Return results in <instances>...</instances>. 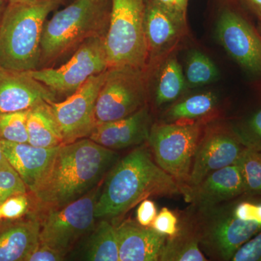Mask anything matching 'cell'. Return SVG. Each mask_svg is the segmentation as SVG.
<instances>
[{"instance_id":"cell-1","label":"cell","mask_w":261,"mask_h":261,"mask_svg":"<svg viewBox=\"0 0 261 261\" xmlns=\"http://www.w3.org/2000/svg\"><path fill=\"white\" fill-rule=\"evenodd\" d=\"M116 151L89 138L60 146L47 173L33 192L38 208L63 207L94 190L119 161Z\"/></svg>"},{"instance_id":"cell-2","label":"cell","mask_w":261,"mask_h":261,"mask_svg":"<svg viewBox=\"0 0 261 261\" xmlns=\"http://www.w3.org/2000/svg\"><path fill=\"white\" fill-rule=\"evenodd\" d=\"M141 145L119 160L106 175L96 202V219H117L151 197L182 195L178 182Z\"/></svg>"},{"instance_id":"cell-3","label":"cell","mask_w":261,"mask_h":261,"mask_svg":"<svg viewBox=\"0 0 261 261\" xmlns=\"http://www.w3.org/2000/svg\"><path fill=\"white\" fill-rule=\"evenodd\" d=\"M186 216L204 255L231 260L239 249L261 232V197L244 195L210 207L192 206Z\"/></svg>"},{"instance_id":"cell-4","label":"cell","mask_w":261,"mask_h":261,"mask_svg":"<svg viewBox=\"0 0 261 261\" xmlns=\"http://www.w3.org/2000/svg\"><path fill=\"white\" fill-rule=\"evenodd\" d=\"M111 8L110 0H74L56 11L43 28L38 69L74 53L91 38L106 37Z\"/></svg>"},{"instance_id":"cell-5","label":"cell","mask_w":261,"mask_h":261,"mask_svg":"<svg viewBox=\"0 0 261 261\" xmlns=\"http://www.w3.org/2000/svg\"><path fill=\"white\" fill-rule=\"evenodd\" d=\"M62 0L8 4L0 20V67L31 71L39 68L43 28Z\"/></svg>"},{"instance_id":"cell-6","label":"cell","mask_w":261,"mask_h":261,"mask_svg":"<svg viewBox=\"0 0 261 261\" xmlns=\"http://www.w3.org/2000/svg\"><path fill=\"white\" fill-rule=\"evenodd\" d=\"M110 1L111 15L106 37L108 68H148V49L144 31L146 0Z\"/></svg>"},{"instance_id":"cell-7","label":"cell","mask_w":261,"mask_h":261,"mask_svg":"<svg viewBox=\"0 0 261 261\" xmlns=\"http://www.w3.org/2000/svg\"><path fill=\"white\" fill-rule=\"evenodd\" d=\"M204 122L157 123L151 127L147 145L154 161L186 187L196 148L204 132Z\"/></svg>"},{"instance_id":"cell-8","label":"cell","mask_w":261,"mask_h":261,"mask_svg":"<svg viewBox=\"0 0 261 261\" xmlns=\"http://www.w3.org/2000/svg\"><path fill=\"white\" fill-rule=\"evenodd\" d=\"M148 71L149 67L108 68L96 102V125L126 118L147 106Z\"/></svg>"},{"instance_id":"cell-9","label":"cell","mask_w":261,"mask_h":261,"mask_svg":"<svg viewBox=\"0 0 261 261\" xmlns=\"http://www.w3.org/2000/svg\"><path fill=\"white\" fill-rule=\"evenodd\" d=\"M100 190L98 186L68 205L44 211L40 222L39 243L67 255L95 226L94 211Z\"/></svg>"},{"instance_id":"cell-10","label":"cell","mask_w":261,"mask_h":261,"mask_svg":"<svg viewBox=\"0 0 261 261\" xmlns=\"http://www.w3.org/2000/svg\"><path fill=\"white\" fill-rule=\"evenodd\" d=\"M108 68L106 37H94L84 42L59 68L46 67L31 70L30 73L56 96L68 97L91 77Z\"/></svg>"},{"instance_id":"cell-11","label":"cell","mask_w":261,"mask_h":261,"mask_svg":"<svg viewBox=\"0 0 261 261\" xmlns=\"http://www.w3.org/2000/svg\"><path fill=\"white\" fill-rule=\"evenodd\" d=\"M216 36L228 56L251 75L261 77V36L239 9L240 0H221Z\"/></svg>"},{"instance_id":"cell-12","label":"cell","mask_w":261,"mask_h":261,"mask_svg":"<svg viewBox=\"0 0 261 261\" xmlns=\"http://www.w3.org/2000/svg\"><path fill=\"white\" fill-rule=\"evenodd\" d=\"M106 70L91 77L65 100L48 102L61 129L64 145L88 138L95 127L96 102L106 80Z\"/></svg>"},{"instance_id":"cell-13","label":"cell","mask_w":261,"mask_h":261,"mask_svg":"<svg viewBox=\"0 0 261 261\" xmlns=\"http://www.w3.org/2000/svg\"><path fill=\"white\" fill-rule=\"evenodd\" d=\"M245 148L230 127L205 128L196 148L188 181L183 190L198 185L215 171L236 164Z\"/></svg>"},{"instance_id":"cell-14","label":"cell","mask_w":261,"mask_h":261,"mask_svg":"<svg viewBox=\"0 0 261 261\" xmlns=\"http://www.w3.org/2000/svg\"><path fill=\"white\" fill-rule=\"evenodd\" d=\"M49 101H56V94L30 71L0 67V113L27 111Z\"/></svg>"},{"instance_id":"cell-15","label":"cell","mask_w":261,"mask_h":261,"mask_svg":"<svg viewBox=\"0 0 261 261\" xmlns=\"http://www.w3.org/2000/svg\"><path fill=\"white\" fill-rule=\"evenodd\" d=\"M186 23L187 18L178 13L166 9L154 0H146L144 31L149 63L176 46L186 32Z\"/></svg>"},{"instance_id":"cell-16","label":"cell","mask_w":261,"mask_h":261,"mask_svg":"<svg viewBox=\"0 0 261 261\" xmlns=\"http://www.w3.org/2000/svg\"><path fill=\"white\" fill-rule=\"evenodd\" d=\"M244 195L243 177L237 163L214 171L198 185L182 192L185 201L195 207L219 205Z\"/></svg>"},{"instance_id":"cell-17","label":"cell","mask_w":261,"mask_h":261,"mask_svg":"<svg viewBox=\"0 0 261 261\" xmlns=\"http://www.w3.org/2000/svg\"><path fill=\"white\" fill-rule=\"evenodd\" d=\"M152 126V116L147 105L126 118L96 125L88 138L116 151L143 145L148 140Z\"/></svg>"},{"instance_id":"cell-18","label":"cell","mask_w":261,"mask_h":261,"mask_svg":"<svg viewBox=\"0 0 261 261\" xmlns=\"http://www.w3.org/2000/svg\"><path fill=\"white\" fill-rule=\"evenodd\" d=\"M2 148L10 166L33 193L50 167L59 147L44 148L29 143H16L0 140Z\"/></svg>"},{"instance_id":"cell-19","label":"cell","mask_w":261,"mask_h":261,"mask_svg":"<svg viewBox=\"0 0 261 261\" xmlns=\"http://www.w3.org/2000/svg\"><path fill=\"white\" fill-rule=\"evenodd\" d=\"M120 261H159L167 237L127 220L116 226Z\"/></svg>"},{"instance_id":"cell-20","label":"cell","mask_w":261,"mask_h":261,"mask_svg":"<svg viewBox=\"0 0 261 261\" xmlns=\"http://www.w3.org/2000/svg\"><path fill=\"white\" fill-rule=\"evenodd\" d=\"M40 221L30 219L0 232V261H25L39 243Z\"/></svg>"},{"instance_id":"cell-21","label":"cell","mask_w":261,"mask_h":261,"mask_svg":"<svg viewBox=\"0 0 261 261\" xmlns=\"http://www.w3.org/2000/svg\"><path fill=\"white\" fill-rule=\"evenodd\" d=\"M27 125L30 145L44 148L64 145L61 129L49 102L40 103L29 109Z\"/></svg>"},{"instance_id":"cell-22","label":"cell","mask_w":261,"mask_h":261,"mask_svg":"<svg viewBox=\"0 0 261 261\" xmlns=\"http://www.w3.org/2000/svg\"><path fill=\"white\" fill-rule=\"evenodd\" d=\"M161 261H207L186 214L179 221L178 232L166 238L160 255Z\"/></svg>"},{"instance_id":"cell-23","label":"cell","mask_w":261,"mask_h":261,"mask_svg":"<svg viewBox=\"0 0 261 261\" xmlns=\"http://www.w3.org/2000/svg\"><path fill=\"white\" fill-rule=\"evenodd\" d=\"M80 253L81 260L120 261L116 226L102 219L88 233Z\"/></svg>"},{"instance_id":"cell-24","label":"cell","mask_w":261,"mask_h":261,"mask_svg":"<svg viewBox=\"0 0 261 261\" xmlns=\"http://www.w3.org/2000/svg\"><path fill=\"white\" fill-rule=\"evenodd\" d=\"M219 103L216 94L207 92L188 96L173 103L164 113L166 123L204 121L216 111Z\"/></svg>"},{"instance_id":"cell-25","label":"cell","mask_w":261,"mask_h":261,"mask_svg":"<svg viewBox=\"0 0 261 261\" xmlns=\"http://www.w3.org/2000/svg\"><path fill=\"white\" fill-rule=\"evenodd\" d=\"M187 87L184 70L176 56L166 60L159 70L154 92V105L161 107L176 102Z\"/></svg>"},{"instance_id":"cell-26","label":"cell","mask_w":261,"mask_h":261,"mask_svg":"<svg viewBox=\"0 0 261 261\" xmlns=\"http://www.w3.org/2000/svg\"><path fill=\"white\" fill-rule=\"evenodd\" d=\"M184 73L189 87L207 85L217 80L219 75V70L212 60L198 50L189 53Z\"/></svg>"},{"instance_id":"cell-27","label":"cell","mask_w":261,"mask_h":261,"mask_svg":"<svg viewBox=\"0 0 261 261\" xmlns=\"http://www.w3.org/2000/svg\"><path fill=\"white\" fill-rule=\"evenodd\" d=\"M237 164L243 177L245 195L261 197V152L245 148Z\"/></svg>"},{"instance_id":"cell-28","label":"cell","mask_w":261,"mask_h":261,"mask_svg":"<svg viewBox=\"0 0 261 261\" xmlns=\"http://www.w3.org/2000/svg\"><path fill=\"white\" fill-rule=\"evenodd\" d=\"M230 128L244 147L261 152V108Z\"/></svg>"},{"instance_id":"cell-29","label":"cell","mask_w":261,"mask_h":261,"mask_svg":"<svg viewBox=\"0 0 261 261\" xmlns=\"http://www.w3.org/2000/svg\"><path fill=\"white\" fill-rule=\"evenodd\" d=\"M29 110L0 113V140L16 143H29L27 116Z\"/></svg>"},{"instance_id":"cell-30","label":"cell","mask_w":261,"mask_h":261,"mask_svg":"<svg viewBox=\"0 0 261 261\" xmlns=\"http://www.w3.org/2000/svg\"><path fill=\"white\" fill-rule=\"evenodd\" d=\"M27 186L13 167L0 169V205L12 196L27 194Z\"/></svg>"},{"instance_id":"cell-31","label":"cell","mask_w":261,"mask_h":261,"mask_svg":"<svg viewBox=\"0 0 261 261\" xmlns=\"http://www.w3.org/2000/svg\"><path fill=\"white\" fill-rule=\"evenodd\" d=\"M179 221L177 215L168 207H163L156 216L150 227L167 238L174 236L178 232Z\"/></svg>"},{"instance_id":"cell-32","label":"cell","mask_w":261,"mask_h":261,"mask_svg":"<svg viewBox=\"0 0 261 261\" xmlns=\"http://www.w3.org/2000/svg\"><path fill=\"white\" fill-rule=\"evenodd\" d=\"M27 194L12 196L0 205L2 219H16L21 217L29 208Z\"/></svg>"},{"instance_id":"cell-33","label":"cell","mask_w":261,"mask_h":261,"mask_svg":"<svg viewBox=\"0 0 261 261\" xmlns=\"http://www.w3.org/2000/svg\"><path fill=\"white\" fill-rule=\"evenodd\" d=\"M231 260L261 261V232L240 247Z\"/></svg>"},{"instance_id":"cell-34","label":"cell","mask_w":261,"mask_h":261,"mask_svg":"<svg viewBox=\"0 0 261 261\" xmlns=\"http://www.w3.org/2000/svg\"><path fill=\"white\" fill-rule=\"evenodd\" d=\"M65 255L66 254L61 250L39 243L25 261H61L64 260Z\"/></svg>"},{"instance_id":"cell-35","label":"cell","mask_w":261,"mask_h":261,"mask_svg":"<svg viewBox=\"0 0 261 261\" xmlns=\"http://www.w3.org/2000/svg\"><path fill=\"white\" fill-rule=\"evenodd\" d=\"M157 214V207L153 201L145 199L137 207V223L143 226H150Z\"/></svg>"},{"instance_id":"cell-36","label":"cell","mask_w":261,"mask_h":261,"mask_svg":"<svg viewBox=\"0 0 261 261\" xmlns=\"http://www.w3.org/2000/svg\"><path fill=\"white\" fill-rule=\"evenodd\" d=\"M242 5H245L252 10L257 17L261 16V0H240Z\"/></svg>"},{"instance_id":"cell-37","label":"cell","mask_w":261,"mask_h":261,"mask_svg":"<svg viewBox=\"0 0 261 261\" xmlns=\"http://www.w3.org/2000/svg\"><path fill=\"white\" fill-rule=\"evenodd\" d=\"M154 1L159 3V5H161L163 8H166V9L179 14V13H178L177 10H176V5H175V0H154Z\"/></svg>"},{"instance_id":"cell-38","label":"cell","mask_w":261,"mask_h":261,"mask_svg":"<svg viewBox=\"0 0 261 261\" xmlns=\"http://www.w3.org/2000/svg\"><path fill=\"white\" fill-rule=\"evenodd\" d=\"M189 0H175L176 10L182 16L187 18V6Z\"/></svg>"},{"instance_id":"cell-39","label":"cell","mask_w":261,"mask_h":261,"mask_svg":"<svg viewBox=\"0 0 261 261\" xmlns=\"http://www.w3.org/2000/svg\"><path fill=\"white\" fill-rule=\"evenodd\" d=\"M11 167L6 157H5L4 152L2 148L1 142H0V169Z\"/></svg>"},{"instance_id":"cell-40","label":"cell","mask_w":261,"mask_h":261,"mask_svg":"<svg viewBox=\"0 0 261 261\" xmlns=\"http://www.w3.org/2000/svg\"><path fill=\"white\" fill-rule=\"evenodd\" d=\"M6 4H34L38 0H5Z\"/></svg>"},{"instance_id":"cell-41","label":"cell","mask_w":261,"mask_h":261,"mask_svg":"<svg viewBox=\"0 0 261 261\" xmlns=\"http://www.w3.org/2000/svg\"><path fill=\"white\" fill-rule=\"evenodd\" d=\"M6 5L5 0H0V20H1L2 16H3V13H4Z\"/></svg>"},{"instance_id":"cell-42","label":"cell","mask_w":261,"mask_h":261,"mask_svg":"<svg viewBox=\"0 0 261 261\" xmlns=\"http://www.w3.org/2000/svg\"><path fill=\"white\" fill-rule=\"evenodd\" d=\"M257 18H258L259 20H260V23H261V16H260V17H257Z\"/></svg>"},{"instance_id":"cell-43","label":"cell","mask_w":261,"mask_h":261,"mask_svg":"<svg viewBox=\"0 0 261 261\" xmlns=\"http://www.w3.org/2000/svg\"><path fill=\"white\" fill-rule=\"evenodd\" d=\"M2 219L1 214H0V219Z\"/></svg>"},{"instance_id":"cell-44","label":"cell","mask_w":261,"mask_h":261,"mask_svg":"<svg viewBox=\"0 0 261 261\" xmlns=\"http://www.w3.org/2000/svg\"><path fill=\"white\" fill-rule=\"evenodd\" d=\"M62 1H63V0H62Z\"/></svg>"}]
</instances>
